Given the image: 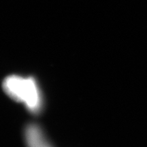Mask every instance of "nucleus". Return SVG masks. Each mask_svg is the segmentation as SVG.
Listing matches in <instances>:
<instances>
[{
	"mask_svg": "<svg viewBox=\"0 0 147 147\" xmlns=\"http://www.w3.org/2000/svg\"><path fill=\"white\" fill-rule=\"evenodd\" d=\"M3 89L8 96L23 104L32 113L38 114L42 110V95L36 80L32 77H7L3 82Z\"/></svg>",
	"mask_w": 147,
	"mask_h": 147,
	"instance_id": "obj_1",
	"label": "nucleus"
},
{
	"mask_svg": "<svg viewBox=\"0 0 147 147\" xmlns=\"http://www.w3.org/2000/svg\"><path fill=\"white\" fill-rule=\"evenodd\" d=\"M25 139L27 147H53L38 125L32 123L27 126Z\"/></svg>",
	"mask_w": 147,
	"mask_h": 147,
	"instance_id": "obj_2",
	"label": "nucleus"
}]
</instances>
